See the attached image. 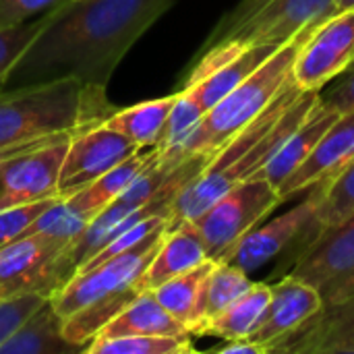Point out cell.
I'll return each mask as SVG.
<instances>
[{
  "label": "cell",
  "instance_id": "36",
  "mask_svg": "<svg viewBox=\"0 0 354 354\" xmlns=\"http://www.w3.org/2000/svg\"><path fill=\"white\" fill-rule=\"evenodd\" d=\"M348 8H354V0H338L336 8H334V15L340 12V10H348Z\"/></svg>",
  "mask_w": 354,
  "mask_h": 354
},
{
  "label": "cell",
  "instance_id": "23",
  "mask_svg": "<svg viewBox=\"0 0 354 354\" xmlns=\"http://www.w3.org/2000/svg\"><path fill=\"white\" fill-rule=\"evenodd\" d=\"M174 100H176V93L168 97L141 102L122 110H114L104 120V124L118 131L120 135H124L139 147H156L164 133Z\"/></svg>",
  "mask_w": 354,
  "mask_h": 354
},
{
  "label": "cell",
  "instance_id": "14",
  "mask_svg": "<svg viewBox=\"0 0 354 354\" xmlns=\"http://www.w3.org/2000/svg\"><path fill=\"white\" fill-rule=\"evenodd\" d=\"M322 309L324 299L319 290L309 282L286 274L280 282L272 284V301L259 328L249 338L261 344L270 354L274 346L299 332Z\"/></svg>",
  "mask_w": 354,
  "mask_h": 354
},
{
  "label": "cell",
  "instance_id": "25",
  "mask_svg": "<svg viewBox=\"0 0 354 354\" xmlns=\"http://www.w3.org/2000/svg\"><path fill=\"white\" fill-rule=\"evenodd\" d=\"M255 282L249 278L247 272L236 268L230 261H216L212 272L207 274L205 286H203V299L199 309V324L193 330L195 332L207 324L209 319L218 317L222 311H226L234 301H239Z\"/></svg>",
  "mask_w": 354,
  "mask_h": 354
},
{
  "label": "cell",
  "instance_id": "34",
  "mask_svg": "<svg viewBox=\"0 0 354 354\" xmlns=\"http://www.w3.org/2000/svg\"><path fill=\"white\" fill-rule=\"evenodd\" d=\"M270 0H241L228 15H224L222 19H220V23L216 25V29L212 31V35H209V39H207V44H205V48L209 46V44H214L218 37H222L226 31H230L232 27H236V25H241L245 19H249L255 10H259L263 4H268Z\"/></svg>",
  "mask_w": 354,
  "mask_h": 354
},
{
  "label": "cell",
  "instance_id": "22",
  "mask_svg": "<svg viewBox=\"0 0 354 354\" xmlns=\"http://www.w3.org/2000/svg\"><path fill=\"white\" fill-rule=\"evenodd\" d=\"M270 301H272V286L266 282H255L226 311L203 324L195 332V336H216L222 340L249 338L259 328Z\"/></svg>",
  "mask_w": 354,
  "mask_h": 354
},
{
  "label": "cell",
  "instance_id": "32",
  "mask_svg": "<svg viewBox=\"0 0 354 354\" xmlns=\"http://www.w3.org/2000/svg\"><path fill=\"white\" fill-rule=\"evenodd\" d=\"M73 0H0V27L39 19Z\"/></svg>",
  "mask_w": 354,
  "mask_h": 354
},
{
  "label": "cell",
  "instance_id": "1",
  "mask_svg": "<svg viewBox=\"0 0 354 354\" xmlns=\"http://www.w3.org/2000/svg\"><path fill=\"white\" fill-rule=\"evenodd\" d=\"M176 0H73L50 12L48 25L6 73L0 89L60 77L106 87L137 39Z\"/></svg>",
  "mask_w": 354,
  "mask_h": 354
},
{
  "label": "cell",
  "instance_id": "13",
  "mask_svg": "<svg viewBox=\"0 0 354 354\" xmlns=\"http://www.w3.org/2000/svg\"><path fill=\"white\" fill-rule=\"evenodd\" d=\"M338 0H270L241 25L226 31L207 48L222 41H239L245 46L274 44L282 46L307 29H315L334 17ZM205 48V50H207Z\"/></svg>",
  "mask_w": 354,
  "mask_h": 354
},
{
  "label": "cell",
  "instance_id": "11",
  "mask_svg": "<svg viewBox=\"0 0 354 354\" xmlns=\"http://www.w3.org/2000/svg\"><path fill=\"white\" fill-rule=\"evenodd\" d=\"M66 245L46 234H29L0 247V299L25 292L52 297L62 286L60 255Z\"/></svg>",
  "mask_w": 354,
  "mask_h": 354
},
{
  "label": "cell",
  "instance_id": "15",
  "mask_svg": "<svg viewBox=\"0 0 354 354\" xmlns=\"http://www.w3.org/2000/svg\"><path fill=\"white\" fill-rule=\"evenodd\" d=\"M354 158V110L340 112V116L330 124L324 137L317 141L309 158L280 185L278 193L282 203L319 180L334 178Z\"/></svg>",
  "mask_w": 354,
  "mask_h": 354
},
{
  "label": "cell",
  "instance_id": "9",
  "mask_svg": "<svg viewBox=\"0 0 354 354\" xmlns=\"http://www.w3.org/2000/svg\"><path fill=\"white\" fill-rule=\"evenodd\" d=\"M354 62V8L326 19L299 48L292 79L303 91H322Z\"/></svg>",
  "mask_w": 354,
  "mask_h": 354
},
{
  "label": "cell",
  "instance_id": "6",
  "mask_svg": "<svg viewBox=\"0 0 354 354\" xmlns=\"http://www.w3.org/2000/svg\"><path fill=\"white\" fill-rule=\"evenodd\" d=\"M75 133L46 135L0 149V212L58 197L60 168Z\"/></svg>",
  "mask_w": 354,
  "mask_h": 354
},
{
  "label": "cell",
  "instance_id": "20",
  "mask_svg": "<svg viewBox=\"0 0 354 354\" xmlns=\"http://www.w3.org/2000/svg\"><path fill=\"white\" fill-rule=\"evenodd\" d=\"M137 334L185 336L189 332L162 307L153 290H143L120 313H116L97 336L116 338V336H137Z\"/></svg>",
  "mask_w": 354,
  "mask_h": 354
},
{
  "label": "cell",
  "instance_id": "24",
  "mask_svg": "<svg viewBox=\"0 0 354 354\" xmlns=\"http://www.w3.org/2000/svg\"><path fill=\"white\" fill-rule=\"evenodd\" d=\"M214 259H207L205 263L197 266L191 272H185L158 288H153L156 299L162 303V307L193 336L195 326L199 324V309L203 299V286L207 280V274L214 268Z\"/></svg>",
  "mask_w": 354,
  "mask_h": 354
},
{
  "label": "cell",
  "instance_id": "31",
  "mask_svg": "<svg viewBox=\"0 0 354 354\" xmlns=\"http://www.w3.org/2000/svg\"><path fill=\"white\" fill-rule=\"evenodd\" d=\"M54 199H44V201H35V203H27V205H19V207H8L0 212V247L21 239V234L56 201Z\"/></svg>",
  "mask_w": 354,
  "mask_h": 354
},
{
  "label": "cell",
  "instance_id": "19",
  "mask_svg": "<svg viewBox=\"0 0 354 354\" xmlns=\"http://www.w3.org/2000/svg\"><path fill=\"white\" fill-rule=\"evenodd\" d=\"M62 317L48 299L2 346L0 354H71L83 353L62 332Z\"/></svg>",
  "mask_w": 354,
  "mask_h": 354
},
{
  "label": "cell",
  "instance_id": "37",
  "mask_svg": "<svg viewBox=\"0 0 354 354\" xmlns=\"http://www.w3.org/2000/svg\"><path fill=\"white\" fill-rule=\"evenodd\" d=\"M348 71H354V62H353V64H351V68H348Z\"/></svg>",
  "mask_w": 354,
  "mask_h": 354
},
{
  "label": "cell",
  "instance_id": "8",
  "mask_svg": "<svg viewBox=\"0 0 354 354\" xmlns=\"http://www.w3.org/2000/svg\"><path fill=\"white\" fill-rule=\"evenodd\" d=\"M290 274L315 286L324 307L351 297L354 292V216L309 241Z\"/></svg>",
  "mask_w": 354,
  "mask_h": 354
},
{
  "label": "cell",
  "instance_id": "35",
  "mask_svg": "<svg viewBox=\"0 0 354 354\" xmlns=\"http://www.w3.org/2000/svg\"><path fill=\"white\" fill-rule=\"evenodd\" d=\"M216 353L220 354H268V351L253 342L251 338H241V340H226L222 346L216 348Z\"/></svg>",
  "mask_w": 354,
  "mask_h": 354
},
{
  "label": "cell",
  "instance_id": "10",
  "mask_svg": "<svg viewBox=\"0 0 354 354\" xmlns=\"http://www.w3.org/2000/svg\"><path fill=\"white\" fill-rule=\"evenodd\" d=\"M332 178L319 180L317 185L309 187L305 193V201L288 209L286 214L274 218L272 222L263 226H255L228 255L226 261L234 263L243 272L251 274L274 261L278 255H282L288 247L297 245L305 234L315 239V218L319 203L324 199L326 187Z\"/></svg>",
  "mask_w": 354,
  "mask_h": 354
},
{
  "label": "cell",
  "instance_id": "4",
  "mask_svg": "<svg viewBox=\"0 0 354 354\" xmlns=\"http://www.w3.org/2000/svg\"><path fill=\"white\" fill-rule=\"evenodd\" d=\"M309 29L282 44L255 73L222 97L203 118L191 141L185 145V156L212 158L239 131L253 122L292 81V64Z\"/></svg>",
  "mask_w": 354,
  "mask_h": 354
},
{
  "label": "cell",
  "instance_id": "33",
  "mask_svg": "<svg viewBox=\"0 0 354 354\" xmlns=\"http://www.w3.org/2000/svg\"><path fill=\"white\" fill-rule=\"evenodd\" d=\"M319 97H322V104L332 110H338V112L354 110V71L342 73L338 81L326 93L319 91Z\"/></svg>",
  "mask_w": 354,
  "mask_h": 354
},
{
  "label": "cell",
  "instance_id": "7",
  "mask_svg": "<svg viewBox=\"0 0 354 354\" xmlns=\"http://www.w3.org/2000/svg\"><path fill=\"white\" fill-rule=\"evenodd\" d=\"M282 197L263 176L255 174L214 201L195 222L209 259L226 261L232 249L270 216Z\"/></svg>",
  "mask_w": 354,
  "mask_h": 354
},
{
  "label": "cell",
  "instance_id": "30",
  "mask_svg": "<svg viewBox=\"0 0 354 354\" xmlns=\"http://www.w3.org/2000/svg\"><path fill=\"white\" fill-rule=\"evenodd\" d=\"M39 292H25L8 299H0V346L48 301Z\"/></svg>",
  "mask_w": 354,
  "mask_h": 354
},
{
  "label": "cell",
  "instance_id": "12",
  "mask_svg": "<svg viewBox=\"0 0 354 354\" xmlns=\"http://www.w3.org/2000/svg\"><path fill=\"white\" fill-rule=\"evenodd\" d=\"M139 149L137 143L120 135L118 131L102 124H93L87 129L77 131L71 137L60 176H58V197L66 199L131 156H135Z\"/></svg>",
  "mask_w": 354,
  "mask_h": 354
},
{
  "label": "cell",
  "instance_id": "28",
  "mask_svg": "<svg viewBox=\"0 0 354 354\" xmlns=\"http://www.w3.org/2000/svg\"><path fill=\"white\" fill-rule=\"evenodd\" d=\"M354 216V158L328 183L315 218V236Z\"/></svg>",
  "mask_w": 354,
  "mask_h": 354
},
{
  "label": "cell",
  "instance_id": "21",
  "mask_svg": "<svg viewBox=\"0 0 354 354\" xmlns=\"http://www.w3.org/2000/svg\"><path fill=\"white\" fill-rule=\"evenodd\" d=\"M280 46L274 44H255L245 48L239 56H234L230 62L214 71L212 75L185 85L193 93V97L209 112L222 97H226L236 85H241L251 73H255Z\"/></svg>",
  "mask_w": 354,
  "mask_h": 354
},
{
  "label": "cell",
  "instance_id": "2",
  "mask_svg": "<svg viewBox=\"0 0 354 354\" xmlns=\"http://www.w3.org/2000/svg\"><path fill=\"white\" fill-rule=\"evenodd\" d=\"M317 102L319 91H303L292 79L263 114L224 143L178 191L170 207V226L197 220L224 193L259 174Z\"/></svg>",
  "mask_w": 354,
  "mask_h": 354
},
{
  "label": "cell",
  "instance_id": "18",
  "mask_svg": "<svg viewBox=\"0 0 354 354\" xmlns=\"http://www.w3.org/2000/svg\"><path fill=\"white\" fill-rule=\"evenodd\" d=\"M340 116L338 110H332L322 104V97L313 112L290 133V137L280 145V149L272 156V160L261 168L259 176H263L268 183H272L276 189L309 158L317 141L324 137V133L330 129V124Z\"/></svg>",
  "mask_w": 354,
  "mask_h": 354
},
{
  "label": "cell",
  "instance_id": "5",
  "mask_svg": "<svg viewBox=\"0 0 354 354\" xmlns=\"http://www.w3.org/2000/svg\"><path fill=\"white\" fill-rule=\"evenodd\" d=\"M166 230L156 232L145 243L127 253L106 259L93 268L79 270L60 290L50 297L62 322L91 305H129L139 292H143L145 270L156 257Z\"/></svg>",
  "mask_w": 354,
  "mask_h": 354
},
{
  "label": "cell",
  "instance_id": "26",
  "mask_svg": "<svg viewBox=\"0 0 354 354\" xmlns=\"http://www.w3.org/2000/svg\"><path fill=\"white\" fill-rule=\"evenodd\" d=\"M205 114H207L205 108L193 97V93L189 89L176 91L174 106H172L170 116L166 120V127H164V133L160 137V143L156 145L160 156L166 158V160H172V162L189 160L183 153L185 145L191 141V137L195 135V131L203 122Z\"/></svg>",
  "mask_w": 354,
  "mask_h": 354
},
{
  "label": "cell",
  "instance_id": "3",
  "mask_svg": "<svg viewBox=\"0 0 354 354\" xmlns=\"http://www.w3.org/2000/svg\"><path fill=\"white\" fill-rule=\"evenodd\" d=\"M112 112L106 87L85 85L77 77L0 89V149L102 124Z\"/></svg>",
  "mask_w": 354,
  "mask_h": 354
},
{
  "label": "cell",
  "instance_id": "29",
  "mask_svg": "<svg viewBox=\"0 0 354 354\" xmlns=\"http://www.w3.org/2000/svg\"><path fill=\"white\" fill-rule=\"evenodd\" d=\"M48 19H50V12L27 23L0 27V83L6 77V73L15 66V62L23 56V52L44 31V27L48 25Z\"/></svg>",
  "mask_w": 354,
  "mask_h": 354
},
{
  "label": "cell",
  "instance_id": "16",
  "mask_svg": "<svg viewBox=\"0 0 354 354\" xmlns=\"http://www.w3.org/2000/svg\"><path fill=\"white\" fill-rule=\"evenodd\" d=\"M270 354H354V292L324 307Z\"/></svg>",
  "mask_w": 354,
  "mask_h": 354
},
{
  "label": "cell",
  "instance_id": "17",
  "mask_svg": "<svg viewBox=\"0 0 354 354\" xmlns=\"http://www.w3.org/2000/svg\"><path fill=\"white\" fill-rule=\"evenodd\" d=\"M209 259L207 247L195 222H180L166 230L162 245L143 276V288L153 290L160 284L195 270Z\"/></svg>",
  "mask_w": 354,
  "mask_h": 354
},
{
  "label": "cell",
  "instance_id": "27",
  "mask_svg": "<svg viewBox=\"0 0 354 354\" xmlns=\"http://www.w3.org/2000/svg\"><path fill=\"white\" fill-rule=\"evenodd\" d=\"M195 351L193 336H162V334H137L100 338L95 336L85 353L87 354H189Z\"/></svg>",
  "mask_w": 354,
  "mask_h": 354
}]
</instances>
